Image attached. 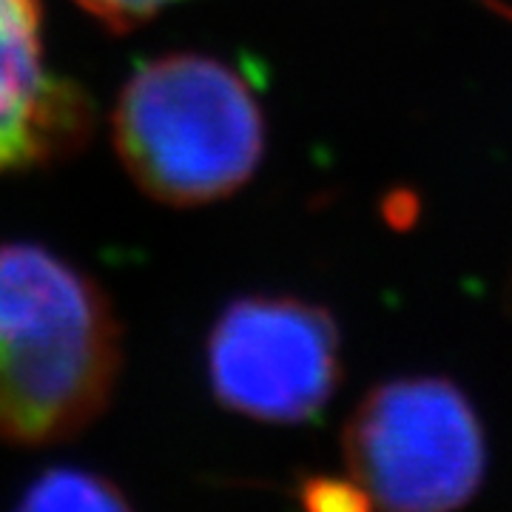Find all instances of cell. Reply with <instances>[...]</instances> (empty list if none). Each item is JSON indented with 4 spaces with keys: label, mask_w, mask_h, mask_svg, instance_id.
Wrapping results in <instances>:
<instances>
[{
    "label": "cell",
    "mask_w": 512,
    "mask_h": 512,
    "mask_svg": "<svg viewBox=\"0 0 512 512\" xmlns=\"http://www.w3.org/2000/svg\"><path fill=\"white\" fill-rule=\"evenodd\" d=\"M123 365L120 322L92 276L29 242H0V441L86 430Z\"/></svg>",
    "instance_id": "1"
},
{
    "label": "cell",
    "mask_w": 512,
    "mask_h": 512,
    "mask_svg": "<svg viewBox=\"0 0 512 512\" xmlns=\"http://www.w3.org/2000/svg\"><path fill=\"white\" fill-rule=\"evenodd\" d=\"M128 177L165 205H205L254 177L265 120L245 77L208 55H163L131 74L111 114Z\"/></svg>",
    "instance_id": "2"
},
{
    "label": "cell",
    "mask_w": 512,
    "mask_h": 512,
    "mask_svg": "<svg viewBox=\"0 0 512 512\" xmlns=\"http://www.w3.org/2000/svg\"><path fill=\"white\" fill-rule=\"evenodd\" d=\"M345 456L367 501L407 512L461 507L487 461L473 407L441 379L376 387L350 419Z\"/></svg>",
    "instance_id": "3"
},
{
    "label": "cell",
    "mask_w": 512,
    "mask_h": 512,
    "mask_svg": "<svg viewBox=\"0 0 512 512\" xmlns=\"http://www.w3.org/2000/svg\"><path fill=\"white\" fill-rule=\"evenodd\" d=\"M214 396L239 416L313 419L339 382V336L322 308L288 296H245L208 336Z\"/></svg>",
    "instance_id": "4"
},
{
    "label": "cell",
    "mask_w": 512,
    "mask_h": 512,
    "mask_svg": "<svg viewBox=\"0 0 512 512\" xmlns=\"http://www.w3.org/2000/svg\"><path fill=\"white\" fill-rule=\"evenodd\" d=\"M92 126L83 86L46 66L43 0H0V174L72 157Z\"/></svg>",
    "instance_id": "5"
},
{
    "label": "cell",
    "mask_w": 512,
    "mask_h": 512,
    "mask_svg": "<svg viewBox=\"0 0 512 512\" xmlns=\"http://www.w3.org/2000/svg\"><path fill=\"white\" fill-rule=\"evenodd\" d=\"M128 507L126 495L109 478L89 473V470H72V467H55L32 481L26 490L20 510H123Z\"/></svg>",
    "instance_id": "6"
},
{
    "label": "cell",
    "mask_w": 512,
    "mask_h": 512,
    "mask_svg": "<svg viewBox=\"0 0 512 512\" xmlns=\"http://www.w3.org/2000/svg\"><path fill=\"white\" fill-rule=\"evenodd\" d=\"M86 15H92L100 26H106L114 35L131 32L137 26H143L160 9L177 0H74Z\"/></svg>",
    "instance_id": "7"
}]
</instances>
